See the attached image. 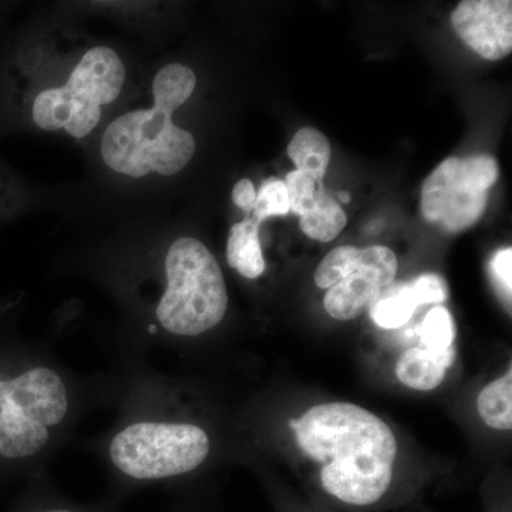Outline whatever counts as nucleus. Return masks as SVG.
<instances>
[{
    "label": "nucleus",
    "instance_id": "ddd939ff",
    "mask_svg": "<svg viewBox=\"0 0 512 512\" xmlns=\"http://www.w3.org/2000/svg\"><path fill=\"white\" fill-rule=\"evenodd\" d=\"M227 262L239 276L255 281L265 274L266 262L259 239V224L255 220L238 222L229 231Z\"/></svg>",
    "mask_w": 512,
    "mask_h": 512
},
{
    "label": "nucleus",
    "instance_id": "39448f33",
    "mask_svg": "<svg viewBox=\"0 0 512 512\" xmlns=\"http://www.w3.org/2000/svg\"><path fill=\"white\" fill-rule=\"evenodd\" d=\"M168 288L156 312L154 350L183 353L215 332L229 308L221 266L201 241L181 237L165 252Z\"/></svg>",
    "mask_w": 512,
    "mask_h": 512
},
{
    "label": "nucleus",
    "instance_id": "2eb2a0df",
    "mask_svg": "<svg viewBox=\"0 0 512 512\" xmlns=\"http://www.w3.org/2000/svg\"><path fill=\"white\" fill-rule=\"evenodd\" d=\"M481 419L495 430H511L512 427V373L508 370L481 390L477 399Z\"/></svg>",
    "mask_w": 512,
    "mask_h": 512
},
{
    "label": "nucleus",
    "instance_id": "6e6552de",
    "mask_svg": "<svg viewBox=\"0 0 512 512\" xmlns=\"http://www.w3.org/2000/svg\"><path fill=\"white\" fill-rule=\"evenodd\" d=\"M497 180V161L487 154L447 158L424 181L423 217L448 232L473 227L484 214L488 191Z\"/></svg>",
    "mask_w": 512,
    "mask_h": 512
},
{
    "label": "nucleus",
    "instance_id": "6ab92c4d",
    "mask_svg": "<svg viewBox=\"0 0 512 512\" xmlns=\"http://www.w3.org/2000/svg\"><path fill=\"white\" fill-rule=\"evenodd\" d=\"M255 221L261 225V222L275 215H286L291 211L289 205L288 190L284 181L269 180L262 185L259 194H256L254 208Z\"/></svg>",
    "mask_w": 512,
    "mask_h": 512
},
{
    "label": "nucleus",
    "instance_id": "5701e85b",
    "mask_svg": "<svg viewBox=\"0 0 512 512\" xmlns=\"http://www.w3.org/2000/svg\"><path fill=\"white\" fill-rule=\"evenodd\" d=\"M338 198L340 201L345 202V204H349L350 202V195L348 192H339Z\"/></svg>",
    "mask_w": 512,
    "mask_h": 512
},
{
    "label": "nucleus",
    "instance_id": "0eeeda50",
    "mask_svg": "<svg viewBox=\"0 0 512 512\" xmlns=\"http://www.w3.org/2000/svg\"><path fill=\"white\" fill-rule=\"evenodd\" d=\"M396 254L387 247H339L330 251L316 269L315 284L329 289L323 299L326 312L336 320L359 318L397 275Z\"/></svg>",
    "mask_w": 512,
    "mask_h": 512
},
{
    "label": "nucleus",
    "instance_id": "412c9836",
    "mask_svg": "<svg viewBox=\"0 0 512 512\" xmlns=\"http://www.w3.org/2000/svg\"><path fill=\"white\" fill-rule=\"evenodd\" d=\"M232 200L241 210L252 211L256 200V191L252 181L248 178L239 180L232 190Z\"/></svg>",
    "mask_w": 512,
    "mask_h": 512
},
{
    "label": "nucleus",
    "instance_id": "1a4fd4ad",
    "mask_svg": "<svg viewBox=\"0 0 512 512\" xmlns=\"http://www.w3.org/2000/svg\"><path fill=\"white\" fill-rule=\"evenodd\" d=\"M460 39L477 55L501 60L512 52V2L464 0L451 15Z\"/></svg>",
    "mask_w": 512,
    "mask_h": 512
},
{
    "label": "nucleus",
    "instance_id": "f03ea898",
    "mask_svg": "<svg viewBox=\"0 0 512 512\" xmlns=\"http://www.w3.org/2000/svg\"><path fill=\"white\" fill-rule=\"evenodd\" d=\"M101 407H110L109 373L76 372L49 346L0 342V478L46 474Z\"/></svg>",
    "mask_w": 512,
    "mask_h": 512
},
{
    "label": "nucleus",
    "instance_id": "7ed1b4c3",
    "mask_svg": "<svg viewBox=\"0 0 512 512\" xmlns=\"http://www.w3.org/2000/svg\"><path fill=\"white\" fill-rule=\"evenodd\" d=\"M296 443L320 464V487L348 507H373L393 484L397 441L376 414L352 403H325L291 421Z\"/></svg>",
    "mask_w": 512,
    "mask_h": 512
},
{
    "label": "nucleus",
    "instance_id": "20e7f679",
    "mask_svg": "<svg viewBox=\"0 0 512 512\" xmlns=\"http://www.w3.org/2000/svg\"><path fill=\"white\" fill-rule=\"evenodd\" d=\"M195 86L197 77L190 67H163L153 83L154 106L123 114L104 131L101 156L111 170L133 178L180 173L194 156L195 140L175 126L173 114L190 99Z\"/></svg>",
    "mask_w": 512,
    "mask_h": 512
},
{
    "label": "nucleus",
    "instance_id": "4468645a",
    "mask_svg": "<svg viewBox=\"0 0 512 512\" xmlns=\"http://www.w3.org/2000/svg\"><path fill=\"white\" fill-rule=\"evenodd\" d=\"M330 143L325 134L312 127L299 130L288 146V156L298 171L308 174L313 180L322 181L328 171Z\"/></svg>",
    "mask_w": 512,
    "mask_h": 512
},
{
    "label": "nucleus",
    "instance_id": "9b49d317",
    "mask_svg": "<svg viewBox=\"0 0 512 512\" xmlns=\"http://www.w3.org/2000/svg\"><path fill=\"white\" fill-rule=\"evenodd\" d=\"M121 505V501L109 494L92 503L74 501L46 473L28 481L12 512H123Z\"/></svg>",
    "mask_w": 512,
    "mask_h": 512
},
{
    "label": "nucleus",
    "instance_id": "a211bd4d",
    "mask_svg": "<svg viewBox=\"0 0 512 512\" xmlns=\"http://www.w3.org/2000/svg\"><path fill=\"white\" fill-rule=\"evenodd\" d=\"M285 185L291 211L299 217L311 210L323 191L322 181L313 180L308 174L298 170L286 175Z\"/></svg>",
    "mask_w": 512,
    "mask_h": 512
},
{
    "label": "nucleus",
    "instance_id": "f8f14e48",
    "mask_svg": "<svg viewBox=\"0 0 512 512\" xmlns=\"http://www.w3.org/2000/svg\"><path fill=\"white\" fill-rule=\"evenodd\" d=\"M456 349L431 350L414 346L404 350L396 363V376L410 389L430 392L446 379L447 370L454 365Z\"/></svg>",
    "mask_w": 512,
    "mask_h": 512
},
{
    "label": "nucleus",
    "instance_id": "dca6fc26",
    "mask_svg": "<svg viewBox=\"0 0 512 512\" xmlns=\"http://www.w3.org/2000/svg\"><path fill=\"white\" fill-rule=\"evenodd\" d=\"M348 224L345 211L325 190L315 205L301 217V229L309 238L320 242L333 241Z\"/></svg>",
    "mask_w": 512,
    "mask_h": 512
},
{
    "label": "nucleus",
    "instance_id": "4be33fe9",
    "mask_svg": "<svg viewBox=\"0 0 512 512\" xmlns=\"http://www.w3.org/2000/svg\"><path fill=\"white\" fill-rule=\"evenodd\" d=\"M168 512H200V508L192 503L188 495L185 497V495L178 494L177 500Z\"/></svg>",
    "mask_w": 512,
    "mask_h": 512
},
{
    "label": "nucleus",
    "instance_id": "f3484780",
    "mask_svg": "<svg viewBox=\"0 0 512 512\" xmlns=\"http://www.w3.org/2000/svg\"><path fill=\"white\" fill-rule=\"evenodd\" d=\"M420 346L431 350H446L453 348L456 329L453 316L444 306H434L417 329Z\"/></svg>",
    "mask_w": 512,
    "mask_h": 512
},
{
    "label": "nucleus",
    "instance_id": "9d476101",
    "mask_svg": "<svg viewBox=\"0 0 512 512\" xmlns=\"http://www.w3.org/2000/svg\"><path fill=\"white\" fill-rule=\"evenodd\" d=\"M447 298V285L441 276L421 275L410 284L386 286L369 306L370 318L379 328L399 329L413 318L420 306L444 303Z\"/></svg>",
    "mask_w": 512,
    "mask_h": 512
},
{
    "label": "nucleus",
    "instance_id": "f257e3e1",
    "mask_svg": "<svg viewBox=\"0 0 512 512\" xmlns=\"http://www.w3.org/2000/svg\"><path fill=\"white\" fill-rule=\"evenodd\" d=\"M110 370L106 430L77 443L100 461L107 494L116 500L147 490L180 493L215 454V436L200 412V396L190 383L148 363L146 355L116 348Z\"/></svg>",
    "mask_w": 512,
    "mask_h": 512
},
{
    "label": "nucleus",
    "instance_id": "aec40b11",
    "mask_svg": "<svg viewBox=\"0 0 512 512\" xmlns=\"http://www.w3.org/2000/svg\"><path fill=\"white\" fill-rule=\"evenodd\" d=\"M491 269L495 281L498 286L503 289L505 296H508V301H511L512 292V248L500 249L494 255L493 262H491Z\"/></svg>",
    "mask_w": 512,
    "mask_h": 512
},
{
    "label": "nucleus",
    "instance_id": "423d86ee",
    "mask_svg": "<svg viewBox=\"0 0 512 512\" xmlns=\"http://www.w3.org/2000/svg\"><path fill=\"white\" fill-rule=\"evenodd\" d=\"M126 67L110 47H94L82 57L62 87L43 90L33 103V120L40 128H64L74 138L92 133L101 107L120 96Z\"/></svg>",
    "mask_w": 512,
    "mask_h": 512
}]
</instances>
